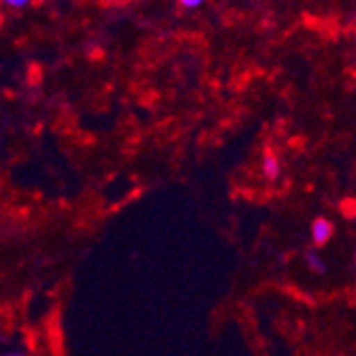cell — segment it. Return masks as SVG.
<instances>
[{"label": "cell", "mask_w": 356, "mask_h": 356, "mask_svg": "<svg viewBox=\"0 0 356 356\" xmlns=\"http://www.w3.org/2000/svg\"><path fill=\"white\" fill-rule=\"evenodd\" d=\"M333 222L327 220V218H316L314 224H312V235H314V243L316 245H325L331 237H333Z\"/></svg>", "instance_id": "cell-1"}, {"label": "cell", "mask_w": 356, "mask_h": 356, "mask_svg": "<svg viewBox=\"0 0 356 356\" xmlns=\"http://www.w3.org/2000/svg\"><path fill=\"white\" fill-rule=\"evenodd\" d=\"M263 173L269 181H277L282 175V167H280V158L273 152V147H265L263 154Z\"/></svg>", "instance_id": "cell-2"}, {"label": "cell", "mask_w": 356, "mask_h": 356, "mask_svg": "<svg viewBox=\"0 0 356 356\" xmlns=\"http://www.w3.org/2000/svg\"><path fill=\"white\" fill-rule=\"evenodd\" d=\"M305 263H307V267L312 269V271H325V263H322V258L316 254V252H307L305 254Z\"/></svg>", "instance_id": "cell-3"}, {"label": "cell", "mask_w": 356, "mask_h": 356, "mask_svg": "<svg viewBox=\"0 0 356 356\" xmlns=\"http://www.w3.org/2000/svg\"><path fill=\"white\" fill-rule=\"evenodd\" d=\"M201 5H203L201 0H184V3H181L184 9H199Z\"/></svg>", "instance_id": "cell-4"}, {"label": "cell", "mask_w": 356, "mask_h": 356, "mask_svg": "<svg viewBox=\"0 0 356 356\" xmlns=\"http://www.w3.org/2000/svg\"><path fill=\"white\" fill-rule=\"evenodd\" d=\"M26 5H28L26 0H9V3H7V7H13V9H22Z\"/></svg>", "instance_id": "cell-5"}, {"label": "cell", "mask_w": 356, "mask_h": 356, "mask_svg": "<svg viewBox=\"0 0 356 356\" xmlns=\"http://www.w3.org/2000/svg\"><path fill=\"white\" fill-rule=\"evenodd\" d=\"M5 356H26V354H22V352H13V354H5Z\"/></svg>", "instance_id": "cell-6"}]
</instances>
